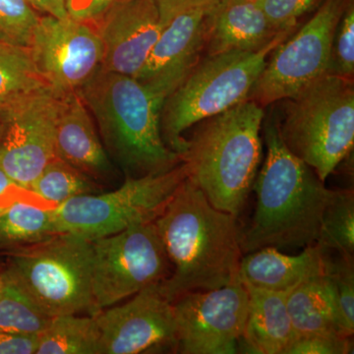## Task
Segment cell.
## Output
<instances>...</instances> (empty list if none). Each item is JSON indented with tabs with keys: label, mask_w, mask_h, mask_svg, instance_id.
<instances>
[{
	"label": "cell",
	"mask_w": 354,
	"mask_h": 354,
	"mask_svg": "<svg viewBox=\"0 0 354 354\" xmlns=\"http://www.w3.org/2000/svg\"><path fill=\"white\" fill-rule=\"evenodd\" d=\"M3 274L6 281L0 297V332L41 334L51 317L41 311L6 272Z\"/></svg>",
	"instance_id": "4316f807"
},
{
	"label": "cell",
	"mask_w": 354,
	"mask_h": 354,
	"mask_svg": "<svg viewBox=\"0 0 354 354\" xmlns=\"http://www.w3.org/2000/svg\"><path fill=\"white\" fill-rule=\"evenodd\" d=\"M351 0H323L316 12L272 51L248 100L262 108L329 73L335 29Z\"/></svg>",
	"instance_id": "9c48e42d"
},
{
	"label": "cell",
	"mask_w": 354,
	"mask_h": 354,
	"mask_svg": "<svg viewBox=\"0 0 354 354\" xmlns=\"http://www.w3.org/2000/svg\"><path fill=\"white\" fill-rule=\"evenodd\" d=\"M281 102L277 121L283 143L325 183L353 153V79L327 73Z\"/></svg>",
	"instance_id": "5b68a950"
},
{
	"label": "cell",
	"mask_w": 354,
	"mask_h": 354,
	"mask_svg": "<svg viewBox=\"0 0 354 354\" xmlns=\"http://www.w3.org/2000/svg\"><path fill=\"white\" fill-rule=\"evenodd\" d=\"M183 162L171 171L127 176L118 189L82 195L53 209L57 234H73L88 241L153 223L186 178Z\"/></svg>",
	"instance_id": "ba28073f"
},
{
	"label": "cell",
	"mask_w": 354,
	"mask_h": 354,
	"mask_svg": "<svg viewBox=\"0 0 354 354\" xmlns=\"http://www.w3.org/2000/svg\"><path fill=\"white\" fill-rule=\"evenodd\" d=\"M212 1L214 0H156L158 9H160L164 27L177 14L188 10V9L204 6V4L209 3Z\"/></svg>",
	"instance_id": "e575fe53"
},
{
	"label": "cell",
	"mask_w": 354,
	"mask_h": 354,
	"mask_svg": "<svg viewBox=\"0 0 354 354\" xmlns=\"http://www.w3.org/2000/svg\"><path fill=\"white\" fill-rule=\"evenodd\" d=\"M316 244L324 250H334L339 255L353 259V190H335L324 211Z\"/></svg>",
	"instance_id": "484cf974"
},
{
	"label": "cell",
	"mask_w": 354,
	"mask_h": 354,
	"mask_svg": "<svg viewBox=\"0 0 354 354\" xmlns=\"http://www.w3.org/2000/svg\"><path fill=\"white\" fill-rule=\"evenodd\" d=\"M31 6L43 15L53 17H67L65 0H28Z\"/></svg>",
	"instance_id": "8d00e7d4"
},
{
	"label": "cell",
	"mask_w": 354,
	"mask_h": 354,
	"mask_svg": "<svg viewBox=\"0 0 354 354\" xmlns=\"http://www.w3.org/2000/svg\"><path fill=\"white\" fill-rule=\"evenodd\" d=\"M116 0H65L67 16L71 19L93 24Z\"/></svg>",
	"instance_id": "d6a6232c"
},
{
	"label": "cell",
	"mask_w": 354,
	"mask_h": 354,
	"mask_svg": "<svg viewBox=\"0 0 354 354\" xmlns=\"http://www.w3.org/2000/svg\"><path fill=\"white\" fill-rule=\"evenodd\" d=\"M92 25L101 39L102 68L132 77L164 29L156 0H116Z\"/></svg>",
	"instance_id": "9a60e30c"
},
{
	"label": "cell",
	"mask_w": 354,
	"mask_h": 354,
	"mask_svg": "<svg viewBox=\"0 0 354 354\" xmlns=\"http://www.w3.org/2000/svg\"><path fill=\"white\" fill-rule=\"evenodd\" d=\"M44 86L30 48L0 41V108Z\"/></svg>",
	"instance_id": "cb8c5ba5"
},
{
	"label": "cell",
	"mask_w": 354,
	"mask_h": 354,
	"mask_svg": "<svg viewBox=\"0 0 354 354\" xmlns=\"http://www.w3.org/2000/svg\"><path fill=\"white\" fill-rule=\"evenodd\" d=\"M248 1L260 2L261 0H248Z\"/></svg>",
	"instance_id": "ab89813d"
},
{
	"label": "cell",
	"mask_w": 354,
	"mask_h": 354,
	"mask_svg": "<svg viewBox=\"0 0 354 354\" xmlns=\"http://www.w3.org/2000/svg\"><path fill=\"white\" fill-rule=\"evenodd\" d=\"M351 337L339 335H305L297 337L286 354H348L353 353Z\"/></svg>",
	"instance_id": "1f68e13d"
},
{
	"label": "cell",
	"mask_w": 354,
	"mask_h": 354,
	"mask_svg": "<svg viewBox=\"0 0 354 354\" xmlns=\"http://www.w3.org/2000/svg\"><path fill=\"white\" fill-rule=\"evenodd\" d=\"M39 17L28 0H0V41L30 48Z\"/></svg>",
	"instance_id": "f1b7e54d"
},
{
	"label": "cell",
	"mask_w": 354,
	"mask_h": 354,
	"mask_svg": "<svg viewBox=\"0 0 354 354\" xmlns=\"http://www.w3.org/2000/svg\"><path fill=\"white\" fill-rule=\"evenodd\" d=\"M29 192L57 206L72 198L100 193V189L94 179L55 157L32 183Z\"/></svg>",
	"instance_id": "d4e9b609"
},
{
	"label": "cell",
	"mask_w": 354,
	"mask_h": 354,
	"mask_svg": "<svg viewBox=\"0 0 354 354\" xmlns=\"http://www.w3.org/2000/svg\"><path fill=\"white\" fill-rule=\"evenodd\" d=\"M214 1L174 16L135 76L162 102L202 59L206 16Z\"/></svg>",
	"instance_id": "2e32d148"
},
{
	"label": "cell",
	"mask_w": 354,
	"mask_h": 354,
	"mask_svg": "<svg viewBox=\"0 0 354 354\" xmlns=\"http://www.w3.org/2000/svg\"><path fill=\"white\" fill-rule=\"evenodd\" d=\"M297 28L279 32L259 50L202 58L162 104L160 130L165 145L180 156L186 130L248 100L272 51Z\"/></svg>",
	"instance_id": "8992f818"
},
{
	"label": "cell",
	"mask_w": 354,
	"mask_h": 354,
	"mask_svg": "<svg viewBox=\"0 0 354 354\" xmlns=\"http://www.w3.org/2000/svg\"><path fill=\"white\" fill-rule=\"evenodd\" d=\"M245 288L248 310L239 342L252 353L286 354L297 337L286 304L288 293Z\"/></svg>",
	"instance_id": "ffe728a7"
},
{
	"label": "cell",
	"mask_w": 354,
	"mask_h": 354,
	"mask_svg": "<svg viewBox=\"0 0 354 354\" xmlns=\"http://www.w3.org/2000/svg\"><path fill=\"white\" fill-rule=\"evenodd\" d=\"M2 127H3V108H0V136H1Z\"/></svg>",
	"instance_id": "f35d334b"
},
{
	"label": "cell",
	"mask_w": 354,
	"mask_h": 354,
	"mask_svg": "<svg viewBox=\"0 0 354 354\" xmlns=\"http://www.w3.org/2000/svg\"><path fill=\"white\" fill-rule=\"evenodd\" d=\"M92 286L97 313L171 274L155 221L91 241Z\"/></svg>",
	"instance_id": "30bf717a"
},
{
	"label": "cell",
	"mask_w": 354,
	"mask_h": 354,
	"mask_svg": "<svg viewBox=\"0 0 354 354\" xmlns=\"http://www.w3.org/2000/svg\"><path fill=\"white\" fill-rule=\"evenodd\" d=\"M286 304L297 337L313 335L351 337L342 327L325 270L288 292Z\"/></svg>",
	"instance_id": "44dd1931"
},
{
	"label": "cell",
	"mask_w": 354,
	"mask_h": 354,
	"mask_svg": "<svg viewBox=\"0 0 354 354\" xmlns=\"http://www.w3.org/2000/svg\"><path fill=\"white\" fill-rule=\"evenodd\" d=\"M325 252L316 243L305 247L304 252L297 256L265 247L242 257L239 278L245 286L288 293L306 279L323 274Z\"/></svg>",
	"instance_id": "d6986e66"
},
{
	"label": "cell",
	"mask_w": 354,
	"mask_h": 354,
	"mask_svg": "<svg viewBox=\"0 0 354 354\" xmlns=\"http://www.w3.org/2000/svg\"><path fill=\"white\" fill-rule=\"evenodd\" d=\"M325 276L329 281L342 327L348 337L354 333L353 259L339 255L333 259L326 250Z\"/></svg>",
	"instance_id": "83f0119b"
},
{
	"label": "cell",
	"mask_w": 354,
	"mask_h": 354,
	"mask_svg": "<svg viewBox=\"0 0 354 354\" xmlns=\"http://www.w3.org/2000/svg\"><path fill=\"white\" fill-rule=\"evenodd\" d=\"M101 334L102 354H139L176 349L172 302L149 286L127 304L113 305L94 316Z\"/></svg>",
	"instance_id": "5bb4252c"
},
{
	"label": "cell",
	"mask_w": 354,
	"mask_h": 354,
	"mask_svg": "<svg viewBox=\"0 0 354 354\" xmlns=\"http://www.w3.org/2000/svg\"><path fill=\"white\" fill-rule=\"evenodd\" d=\"M281 31L270 22L259 2L215 0L206 16L204 53L259 50Z\"/></svg>",
	"instance_id": "e0dca14e"
},
{
	"label": "cell",
	"mask_w": 354,
	"mask_h": 354,
	"mask_svg": "<svg viewBox=\"0 0 354 354\" xmlns=\"http://www.w3.org/2000/svg\"><path fill=\"white\" fill-rule=\"evenodd\" d=\"M323 0H261V7L268 19L277 29L298 27V20L311 12L322 3Z\"/></svg>",
	"instance_id": "4dcf8cb0"
},
{
	"label": "cell",
	"mask_w": 354,
	"mask_h": 354,
	"mask_svg": "<svg viewBox=\"0 0 354 354\" xmlns=\"http://www.w3.org/2000/svg\"><path fill=\"white\" fill-rule=\"evenodd\" d=\"M4 281H6V279H4L3 272H0V297H1L2 292H3Z\"/></svg>",
	"instance_id": "74e56055"
},
{
	"label": "cell",
	"mask_w": 354,
	"mask_h": 354,
	"mask_svg": "<svg viewBox=\"0 0 354 354\" xmlns=\"http://www.w3.org/2000/svg\"><path fill=\"white\" fill-rule=\"evenodd\" d=\"M36 354H102L101 334L95 317H53L39 335Z\"/></svg>",
	"instance_id": "7402d4cb"
},
{
	"label": "cell",
	"mask_w": 354,
	"mask_h": 354,
	"mask_svg": "<svg viewBox=\"0 0 354 354\" xmlns=\"http://www.w3.org/2000/svg\"><path fill=\"white\" fill-rule=\"evenodd\" d=\"M329 73L353 79L354 75V2L346 7L333 39Z\"/></svg>",
	"instance_id": "f546056e"
},
{
	"label": "cell",
	"mask_w": 354,
	"mask_h": 354,
	"mask_svg": "<svg viewBox=\"0 0 354 354\" xmlns=\"http://www.w3.org/2000/svg\"><path fill=\"white\" fill-rule=\"evenodd\" d=\"M176 351L232 354L243 334L248 292L241 279L223 288L185 293L172 302Z\"/></svg>",
	"instance_id": "7c38bea8"
},
{
	"label": "cell",
	"mask_w": 354,
	"mask_h": 354,
	"mask_svg": "<svg viewBox=\"0 0 354 354\" xmlns=\"http://www.w3.org/2000/svg\"><path fill=\"white\" fill-rule=\"evenodd\" d=\"M262 133L267 153L253 184L257 200L252 220L241 230L242 253L313 245L335 190L286 148L274 114L264 118Z\"/></svg>",
	"instance_id": "7a4b0ae2"
},
{
	"label": "cell",
	"mask_w": 354,
	"mask_h": 354,
	"mask_svg": "<svg viewBox=\"0 0 354 354\" xmlns=\"http://www.w3.org/2000/svg\"><path fill=\"white\" fill-rule=\"evenodd\" d=\"M91 241L57 234L10 254L4 272L46 315L95 316Z\"/></svg>",
	"instance_id": "52a82bcc"
},
{
	"label": "cell",
	"mask_w": 354,
	"mask_h": 354,
	"mask_svg": "<svg viewBox=\"0 0 354 354\" xmlns=\"http://www.w3.org/2000/svg\"><path fill=\"white\" fill-rule=\"evenodd\" d=\"M62 95L44 86L3 108L0 167L25 191L55 158Z\"/></svg>",
	"instance_id": "8fae6325"
},
{
	"label": "cell",
	"mask_w": 354,
	"mask_h": 354,
	"mask_svg": "<svg viewBox=\"0 0 354 354\" xmlns=\"http://www.w3.org/2000/svg\"><path fill=\"white\" fill-rule=\"evenodd\" d=\"M55 149V157L95 181L104 180L113 174L111 158L79 91L62 95Z\"/></svg>",
	"instance_id": "ac0fdd59"
},
{
	"label": "cell",
	"mask_w": 354,
	"mask_h": 354,
	"mask_svg": "<svg viewBox=\"0 0 354 354\" xmlns=\"http://www.w3.org/2000/svg\"><path fill=\"white\" fill-rule=\"evenodd\" d=\"M57 234L53 209L17 200L0 214V249H19Z\"/></svg>",
	"instance_id": "603a6c76"
},
{
	"label": "cell",
	"mask_w": 354,
	"mask_h": 354,
	"mask_svg": "<svg viewBox=\"0 0 354 354\" xmlns=\"http://www.w3.org/2000/svg\"><path fill=\"white\" fill-rule=\"evenodd\" d=\"M104 149L127 176L169 171L181 164L160 130L164 102L135 77L100 69L80 91Z\"/></svg>",
	"instance_id": "277c9868"
},
{
	"label": "cell",
	"mask_w": 354,
	"mask_h": 354,
	"mask_svg": "<svg viewBox=\"0 0 354 354\" xmlns=\"http://www.w3.org/2000/svg\"><path fill=\"white\" fill-rule=\"evenodd\" d=\"M264 108L246 100L197 123L181 155L186 176L215 208L239 218L263 158Z\"/></svg>",
	"instance_id": "3957f363"
},
{
	"label": "cell",
	"mask_w": 354,
	"mask_h": 354,
	"mask_svg": "<svg viewBox=\"0 0 354 354\" xmlns=\"http://www.w3.org/2000/svg\"><path fill=\"white\" fill-rule=\"evenodd\" d=\"M39 335L0 332V354H36Z\"/></svg>",
	"instance_id": "836d02e7"
},
{
	"label": "cell",
	"mask_w": 354,
	"mask_h": 354,
	"mask_svg": "<svg viewBox=\"0 0 354 354\" xmlns=\"http://www.w3.org/2000/svg\"><path fill=\"white\" fill-rule=\"evenodd\" d=\"M24 190L14 183L3 169L0 167V214L8 208L11 204L17 201L18 191Z\"/></svg>",
	"instance_id": "d590c367"
},
{
	"label": "cell",
	"mask_w": 354,
	"mask_h": 354,
	"mask_svg": "<svg viewBox=\"0 0 354 354\" xmlns=\"http://www.w3.org/2000/svg\"><path fill=\"white\" fill-rule=\"evenodd\" d=\"M155 225L172 268L158 283L169 301L241 279L243 253L237 216L215 208L187 176Z\"/></svg>",
	"instance_id": "6da1fadb"
},
{
	"label": "cell",
	"mask_w": 354,
	"mask_h": 354,
	"mask_svg": "<svg viewBox=\"0 0 354 354\" xmlns=\"http://www.w3.org/2000/svg\"><path fill=\"white\" fill-rule=\"evenodd\" d=\"M29 48L39 76L59 94L80 91L102 68L94 26L68 16L41 15Z\"/></svg>",
	"instance_id": "4fadbf2b"
}]
</instances>
